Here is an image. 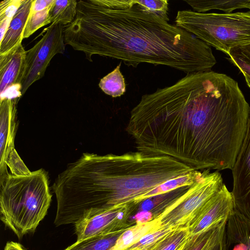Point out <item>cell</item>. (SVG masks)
Segmentation results:
<instances>
[{
    "mask_svg": "<svg viewBox=\"0 0 250 250\" xmlns=\"http://www.w3.org/2000/svg\"><path fill=\"white\" fill-rule=\"evenodd\" d=\"M245 127L234 81L210 70L187 73L143 95L126 130L138 152L219 171L238 149Z\"/></svg>",
    "mask_w": 250,
    "mask_h": 250,
    "instance_id": "cell-1",
    "label": "cell"
},
{
    "mask_svg": "<svg viewBox=\"0 0 250 250\" xmlns=\"http://www.w3.org/2000/svg\"><path fill=\"white\" fill-rule=\"evenodd\" d=\"M65 45L92 62L98 55L168 66L185 73L210 71L211 48L185 29L145 9L137 0H80L74 21L64 26Z\"/></svg>",
    "mask_w": 250,
    "mask_h": 250,
    "instance_id": "cell-2",
    "label": "cell"
},
{
    "mask_svg": "<svg viewBox=\"0 0 250 250\" xmlns=\"http://www.w3.org/2000/svg\"><path fill=\"white\" fill-rule=\"evenodd\" d=\"M195 170L167 156L138 151L104 155L86 153L72 165L67 188L76 210L92 216L133 204L161 185Z\"/></svg>",
    "mask_w": 250,
    "mask_h": 250,
    "instance_id": "cell-3",
    "label": "cell"
},
{
    "mask_svg": "<svg viewBox=\"0 0 250 250\" xmlns=\"http://www.w3.org/2000/svg\"><path fill=\"white\" fill-rule=\"evenodd\" d=\"M51 198L44 169L27 176L9 174L0 186V220L21 239L35 230L47 214Z\"/></svg>",
    "mask_w": 250,
    "mask_h": 250,
    "instance_id": "cell-4",
    "label": "cell"
},
{
    "mask_svg": "<svg viewBox=\"0 0 250 250\" xmlns=\"http://www.w3.org/2000/svg\"><path fill=\"white\" fill-rule=\"evenodd\" d=\"M175 23L227 54L234 47L250 43V11L219 14L179 10Z\"/></svg>",
    "mask_w": 250,
    "mask_h": 250,
    "instance_id": "cell-5",
    "label": "cell"
},
{
    "mask_svg": "<svg viewBox=\"0 0 250 250\" xmlns=\"http://www.w3.org/2000/svg\"><path fill=\"white\" fill-rule=\"evenodd\" d=\"M221 174L209 169L201 175L188 190L158 218L161 227L189 229L195 223L206 202L224 185Z\"/></svg>",
    "mask_w": 250,
    "mask_h": 250,
    "instance_id": "cell-6",
    "label": "cell"
},
{
    "mask_svg": "<svg viewBox=\"0 0 250 250\" xmlns=\"http://www.w3.org/2000/svg\"><path fill=\"white\" fill-rule=\"evenodd\" d=\"M64 26L53 23L45 28L42 38L26 51L25 68L21 83V94H24L35 82L43 77L52 59L65 51Z\"/></svg>",
    "mask_w": 250,
    "mask_h": 250,
    "instance_id": "cell-7",
    "label": "cell"
},
{
    "mask_svg": "<svg viewBox=\"0 0 250 250\" xmlns=\"http://www.w3.org/2000/svg\"><path fill=\"white\" fill-rule=\"evenodd\" d=\"M134 210L133 204L123 205L80 220L74 224L77 241L115 233L131 227L129 219Z\"/></svg>",
    "mask_w": 250,
    "mask_h": 250,
    "instance_id": "cell-8",
    "label": "cell"
},
{
    "mask_svg": "<svg viewBox=\"0 0 250 250\" xmlns=\"http://www.w3.org/2000/svg\"><path fill=\"white\" fill-rule=\"evenodd\" d=\"M231 170L234 209L250 219V111L245 136Z\"/></svg>",
    "mask_w": 250,
    "mask_h": 250,
    "instance_id": "cell-9",
    "label": "cell"
},
{
    "mask_svg": "<svg viewBox=\"0 0 250 250\" xmlns=\"http://www.w3.org/2000/svg\"><path fill=\"white\" fill-rule=\"evenodd\" d=\"M26 51L21 44L0 55V99H19L22 95Z\"/></svg>",
    "mask_w": 250,
    "mask_h": 250,
    "instance_id": "cell-10",
    "label": "cell"
},
{
    "mask_svg": "<svg viewBox=\"0 0 250 250\" xmlns=\"http://www.w3.org/2000/svg\"><path fill=\"white\" fill-rule=\"evenodd\" d=\"M234 209L231 192L225 184L205 204L194 224L189 229L190 236L200 234L228 219Z\"/></svg>",
    "mask_w": 250,
    "mask_h": 250,
    "instance_id": "cell-11",
    "label": "cell"
},
{
    "mask_svg": "<svg viewBox=\"0 0 250 250\" xmlns=\"http://www.w3.org/2000/svg\"><path fill=\"white\" fill-rule=\"evenodd\" d=\"M18 99L0 100V186L8 174L7 161L14 148L16 135V103Z\"/></svg>",
    "mask_w": 250,
    "mask_h": 250,
    "instance_id": "cell-12",
    "label": "cell"
},
{
    "mask_svg": "<svg viewBox=\"0 0 250 250\" xmlns=\"http://www.w3.org/2000/svg\"><path fill=\"white\" fill-rule=\"evenodd\" d=\"M33 0H24L13 18L4 36L0 41V55L5 54L21 44Z\"/></svg>",
    "mask_w": 250,
    "mask_h": 250,
    "instance_id": "cell-13",
    "label": "cell"
},
{
    "mask_svg": "<svg viewBox=\"0 0 250 250\" xmlns=\"http://www.w3.org/2000/svg\"><path fill=\"white\" fill-rule=\"evenodd\" d=\"M192 184L180 186L167 191L150 197L135 204V211H136L137 213L142 211H147L151 213L153 220L157 219L185 193Z\"/></svg>",
    "mask_w": 250,
    "mask_h": 250,
    "instance_id": "cell-14",
    "label": "cell"
},
{
    "mask_svg": "<svg viewBox=\"0 0 250 250\" xmlns=\"http://www.w3.org/2000/svg\"><path fill=\"white\" fill-rule=\"evenodd\" d=\"M160 228L157 219L131 226L122 233L110 250H125L135 243L143 236Z\"/></svg>",
    "mask_w": 250,
    "mask_h": 250,
    "instance_id": "cell-15",
    "label": "cell"
},
{
    "mask_svg": "<svg viewBox=\"0 0 250 250\" xmlns=\"http://www.w3.org/2000/svg\"><path fill=\"white\" fill-rule=\"evenodd\" d=\"M227 220H224L200 234L191 236L182 250H206L217 243L225 234Z\"/></svg>",
    "mask_w": 250,
    "mask_h": 250,
    "instance_id": "cell-16",
    "label": "cell"
},
{
    "mask_svg": "<svg viewBox=\"0 0 250 250\" xmlns=\"http://www.w3.org/2000/svg\"><path fill=\"white\" fill-rule=\"evenodd\" d=\"M194 10L205 13L212 9L223 11L226 14L237 9L246 8L250 4V0H184Z\"/></svg>",
    "mask_w": 250,
    "mask_h": 250,
    "instance_id": "cell-17",
    "label": "cell"
},
{
    "mask_svg": "<svg viewBox=\"0 0 250 250\" xmlns=\"http://www.w3.org/2000/svg\"><path fill=\"white\" fill-rule=\"evenodd\" d=\"M126 229L113 233L94 236L77 241L63 250H110L119 236Z\"/></svg>",
    "mask_w": 250,
    "mask_h": 250,
    "instance_id": "cell-18",
    "label": "cell"
},
{
    "mask_svg": "<svg viewBox=\"0 0 250 250\" xmlns=\"http://www.w3.org/2000/svg\"><path fill=\"white\" fill-rule=\"evenodd\" d=\"M191 237L188 228L176 229L159 239L148 250H178Z\"/></svg>",
    "mask_w": 250,
    "mask_h": 250,
    "instance_id": "cell-19",
    "label": "cell"
},
{
    "mask_svg": "<svg viewBox=\"0 0 250 250\" xmlns=\"http://www.w3.org/2000/svg\"><path fill=\"white\" fill-rule=\"evenodd\" d=\"M77 4L76 0H55L50 12L51 23L65 26L71 23L76 16Z\"/></svg>",
    "mask_w": 250,
    "mask_h": 250,
    "instance_id": "cell-20",
    "label": "cell"
},
{
    "mask_svg": "<svg viewBox=\"0 0 250 250\" xmlns=\"http://www.w3.org/2000/svg\"><path fill=\"white\" fill-rule=\"evenodd\" d=\"M121 62L111 72L100 80L99 86L106 94L113 98L120 97L126 91L125 78L120 71Z\"/></svg>",
    "mask_w": 250,
    "mask_h": 250,
    "instance_id": "cell-21",
    "label": "cell"
},
{
    "mask_svg": "<svg viewBox=\"0 0 250 250\" xmlns=\"http://www.w3.org/2000/svg\"><path fill=\"white\" fill-rule=\"evenodd\" d=\"M229 60L250 80V43L238 46L230 49L227 54Z\"/></svg>",
    "mask_w": 250,
    "mask_h": 250,
    "instance_id": "cell-22",
    "label": "cell"
},
{
    "mask_svg": "<svg viewBox=\"0 0 250 250\" xmlns=\"http://www.w3.org/2000/svg\"><path fill=\"white\" fill-rule=\"evenodd\" d=\"M53 4L42 11L30 12L24 29L23 39L29 37L39 28L51 23L50 12Z\"/></svg>",
    "mask_w": 250,
    "mask_h": 250,
    "instance_id": "cell-23",
    "label": "cell"
},
{
    "mask_svg": "<svg viewBox=\"0 0 250 250\" xmlns=\"http://www.w3.org/2000/svg\"><path fill=\"white\" fill-rule=\"evenodd\" d=\"M172 229L161 227L143 236L135 243L125 250H148L159 239L166 235Z\"/></svg>",
    "mask_w": 250,
    "mask_h": 250,
    "instance_id": "cell-24",
    "label": "cell"
},
{
    "mask_svg": "<svg viewBox=\"0 0 250 250\" xmlns=\"http://www.w3.org/2000/svg\"><path fill=\"white\" fill-rule=\"evenodd\" d=\"M141 6L147 11L157 15L168 21V1L167 0H137Z\"/></svg>",
    "mask_w": 250,
    "mask_h": 250,
    "instance_id": "cell-25",
    "label": "cell"
},
{
    "mask_svg": "<svg viewBox=\"0 0 250 250\" xmlns=\"http://www.w3.org/2000/svg\"><path fill=\"white\" fill-rule=\"evenodd\" d=\"M6 164L13 175L27 176L31 173V171L22 161L15 148L9 153Z\"/></svg>",
    "mask_w": 250,
    "mask_h": 250,
    "instance_id": "cell-26",
    "label": "cell"
},
{
    "mask_svg": "<svg viewBox=\"0 0 250 250\" xmlns=\"http://www.w3.org/2000/svg\"><path fill=\"white\" fill-rule=\"evenodd\" d=\"M24 0H4L0 2V21L13 19Z\"/></svg>",
    "mask_w": 250,
    "mask_h": 250,
    "instance_id": "cell-27",
    "label": "cell"
},
{
    "mask_svg": "<svg viewBox=\"0 0 250 250\" xmlns=\"http://www.w3.org/2000/svg\"><path fill=\"white\" fill-rule=\"evenodd\" d=\"M56 0H34L31 12H35L44 10L54 4Z\"/></svg>",
    "mask_w": 250,
    "mask_h": 250,
    "instance_id": "cell-28",
    "label": "cell"
},
{
    "mask_svg": "<svg viewBox=\"0 0 250 250\" xmlns=\"http://www.w3.org/2000/svg\"><path fill=\"white\" fill-rule=\"evenodd\" d=\"M206 250H228L226 239V233L221 240L212 245Z\"/></svg>",
    "mask_w": 250,
    "mask_h": 250,
    "instance_id": "cell-29",
    "label": "cell"
},
{
    "mask_svg": "<svg viewBox=\"0 0 250 250\" xmlns=\"http://www.w3.org/2000/svg\"><path fill=\"white\" fill-rule=\"evenodd\" d=\"M4 250H27L21 244L13 241L8 242L4 249Z\"/></svg>",
    "mask_w": 250,
    "mask_h": 250,
    "instance_id": "cell-30",
    "label": "cell"
},
{
    "mask_svg": "<svg viewBox=\"0 0 250 250\" xmlns=\"http://www.w3.org/2000/svg\"><path fill=\"white\" fill-rule=\"evenodd\" d=\"M247 250H250V237L247 244Z\"/></svg>",
    "mask_w": 250,
    "mask_h": 250,
    "instance_id": "cell-31",
    "label": "cell"
},
{
    "mask_svg": "<svg viewBox=\"0 0 250 250\" xmlns=\"http://www.w3.org/2000/svg\"><path fill=\"white\" fill-rule=\"evenodd\" d=\"M245 80H246V83H247L248 86L250 88V80H248V79H245Z\"/></svg>",
    "mask_w": 250,
    "mask_h": 250,
    "instance_id": "cell-32",
    "label": "cell"
},
{
    "mask_svg": "<svg viewBox=\"0 0 250 250\" xmlns=\"http://www.w3.org/2000/svg\"><path fill=\"white\" fill-rule=\"evenodd\" d=\"M185 245H184L183 247H182L181 248L179 249V250H182V249H183V248H184V247L185 246Z\"/></svg>",
    "mask_w": 250,
    "mask_h": 250,
    "instance_id": "cell-33",
    "label": "cell"
},
{
    "mask_svg": "<svg viewBox=\"0 0 250 250\" xmlns=\"http://www.w3.org/2000/svg\"><path fill=\"white\" fill-rule=\"evenodd\" d=\"M246 8H248V9H250V4L249 6H248Z\"/></svg>",
    "mask_w": 250,
    "mask_h": 250,
    "instance_id": "cell-34",
    "label": "cell"
}]
</instances>
